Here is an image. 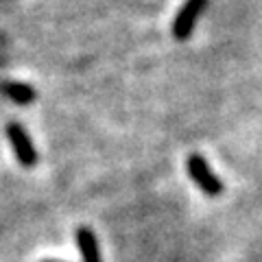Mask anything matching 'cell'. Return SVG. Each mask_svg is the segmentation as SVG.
Returning <instances> with one entry per match:
<instances>
[{
  "instance_id": "obj_6",
  "label": "cell",
  "mask_w": 262,
  "mask_h": 262,
  "mask_svg": "<svg viewBox=\"0 0 262 262\" xmlns=\"http://www.w3.org/2000/svg\"><path fill=\"white\" fill-rule=\"evenodd\" d=\"M42 262H63V260H42Z\"/></svg>"
},
{
  "instance_id": "obj_5",
  "label": "cell",
  "mask_w": 262,
  "mask_h": 262,
  "mask_svg": "<svg viewBox=\"0 0 262 262\" xmlns=\"http://www.w3.org/2000/svg\"><path fill=\"white\" fill-rule=\"evenodd\" d=\"M0 92L18 105H31L37 98L35 88H31L29 83H15V81H5V83H0Z\"/></svg>"
},
{
  "instance_id": "obj_3",
  "label": "cell",
  "mask_w": 262,
  "mask_h": 262,
  "mask_svg": "<svg viewBox=\"0 0 262 262\" xmlns=\"http://www.w3.org/2000/svg\"><path fill=\"white\" fill-rule=\"evenodd\" d=\"M208 0H186V5L179 9L177 18L173 22V35L175 39H179V42H184V39H188L192 35V31L196 27V20H199L201 11L206 9Z\"/></svg>"
},
{
  "instance_id": "obj_2",
  "label": "cell",
  "mask_w": 262,
  "mask_h": 262,
  "mask_svg": "<svg viewBox=\"0 0 262 262\" xmlns=\"http://www.w3.org/2000/svg\"><path fill=\"white\" fill-rule=\"evenodd\" d=\"M7 138H9V144L15 153V160H18L24 168H31L37 164V149L33 144L31 136L27 134L20 122H7Z\"/></svg>"
},
{
  "instance_id": "obj_1",
  "label": "cell",
  "mask_w": 262,
  "mask_h": 262,
  "mask_svg": "<svg viewBox=\"0 0 262 262\" xmlns=\"http://www.w3.org/2000/svg\"><path fill=\"white\" fill-rule=\"evenodd\" d=\"M186 168H188V177L199 186V190L206 196H221L223 192V182L214 175V170L210 168V164L206 158L199 153H190L186 160Z\"/></svg>"
},
{
  "instance_id": "obj_4",
  "label": "cell",
  "mask_w": 262,
  "mask_h": 262,
  "mask_svg": "<svg viewBox=\"0 0 262 262\" xmlns=\"http://www.w3.org/2000/svg\"><path fill=\"white\" fill-rule=\"evenodd\" d=\"M77 245H79V253H81V258H83V262H103L101 249H98V241L90 227L81 225L77 229Z\"/></svg>"
}]
</instances>
